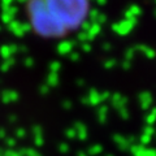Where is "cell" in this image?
<instances>
[{"label":"cell","instance_id":"obj_1","mask_svg":"<svg viewBox=\"0 0 156 156\" xmlns=\"http://www.w3.org/2000/svg\"><path fill=\"white\" fill-rule=\"evenodd\" d=\"M25 13L37 37L58 41L85 26L91 13V0H26Z\"/></svg>","mask_w":156,"mask_h":156}]
</instances>
